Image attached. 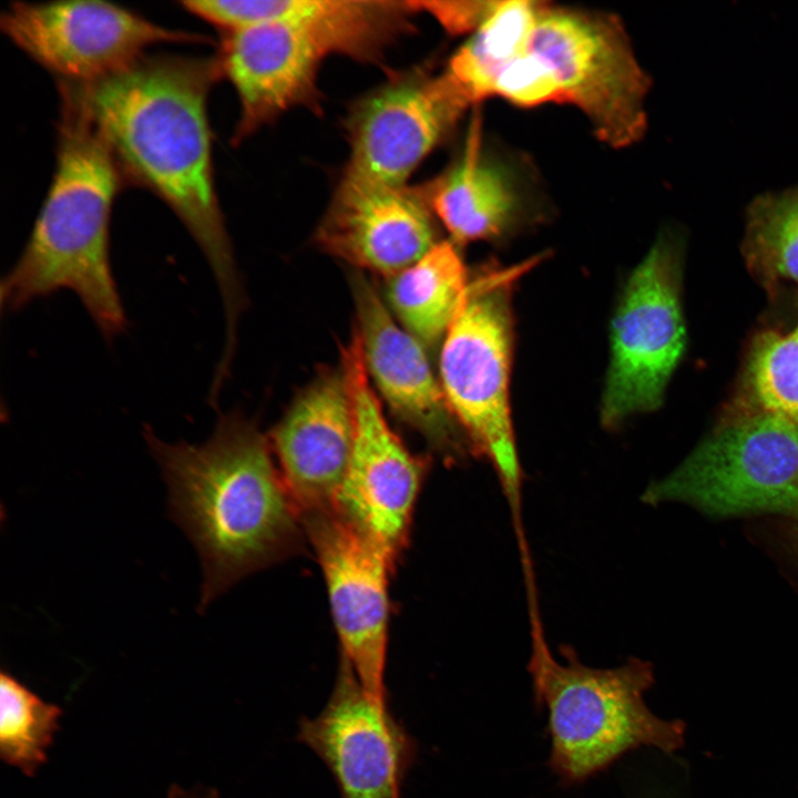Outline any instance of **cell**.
Here are the masks:
<instances>
[{"label":"cell","instance_id":"cell-5","mask_svg":"<svg viewBox=\"0 0 798 798\" xmlns=\"http://www.w3.org/2000/svg\"><path fill=\"white\" fill-rule=\"evenodd\" d=\"M528 264L484 273L468 282L442 342L441 387L472 453L492 463L508 501L516 540H524L522 470L512 428L509 382L512 358L511 291Z\"/></svg>","mask_w":798,"mask_h":798},{"label":"cell","instance_id":"cell-17","mask_svg":"<svg viewBox=\"0 0 798 798\" xmlns=\"http://www.w3.org/2000/svg\"><path fill=\"white\" fill-rule=\"evenodd\" d=\"M188 13L231 32L267 22L299 27L328 54L380 62L413 27L418 1L397 0H186Z\"/></svg>","mask_w":798,"mask_h":798},{"label":"cell","instance_id":"cell-22","mask_svg":"<svg viewBox=\"0 0 798 798\" xmlns=\"http://www.w3.org/2000/svg\"><path fill=\"white\" fill-rule=\"evenodd\" d=\"M744 253L765 284L798 287V186L754 200L747 213Z\"/></svg>","mask_w":798,"mask_h":798},{"label":"cell","instance_id":"cell-13","mask_svg":"<svg viewBox=\"0 0 798 798\" xmlns=\"http://www.w3.org/2000/svg\"><path fill=\"white\" fill-rule=\"evenodd\" d=\"M298 739L330 770L340 798H397L416 757L413 739L368 696L342 654L328 702L300 720Z\"/></svg>","mask_w":798,"mask_h":798},{"label":"cell","instance_id":"cell-24","mask_svg":"<svg viewBox=\"0 0 798 798\" xmlns=\"http://www.w3.org/2000/svg\"><path fill=\"white\" fill-rule=\"evenodd\" d=\"M748 377L755 403L798 421V326L757 337Z\"/></svg>","mask_w":798,"mask_h":798},{"label":"cell","instance_id":"cell-8","mask_svg":"<svg viewBox=\"0 0 798 798\" xmlns=\"http://www.w3.org/2000/svg\"><path fill=\"white\" fill-rule=\"evenodd\" d=\"M685 339L676 249L663 237L631 274L613 316L604 427L661 405Z\"/></svg>","mask_w":798,"mask_h":798},{"label":"cell","instance_id":"cell-18","mask_svg":"<svg viewBox=\"0 0 798 798\" xmlns=\"http://www.w3.org/2000/svg\"><path fill=\"white\" fill-rule=\"evenodd\" d=\"M352 440V409L342 370L327 369L301 390L269 437L300 516L334 508Z\"/></svg>","mask_w":798,"mask_h":798},{"label":"cell","instance_id":"cell-19","mask_svg":"<svg viewBox=\"0 0 798 798\" xmlns=\"http://www.w3.org/2000/svg\"><path fill=\"white\" fill-rule=\"evenodd\" d=\"M419 190L431 212L458 243L500 235L519 207L510 176L483 152L478 114L469 125L457 161Z\"/></svg>","mask_w":798,"mask_h":798},{"label":"cell","instance_id":"cell-15","mask_svg":"<svg viewBox=\"0 0 798 798\" xmlns=\"http://www.w3.org/2000/svg\"><path fill=\"white\" fill-rule=\"evenodd\" d=\"M350 287L368 375L382 398L448 461L461 460L471 448L433 377L422 344L397 325L362 273L350 276Z\"/></svg>","mask_w":798,"mask_h":798},{"label":"cell","instance_id":"cell-20","mask_svg":"<svg viewBox=\"0 0 798 798\" xmlns=\"http://www.w3.org/2000/svg\"><path fill=\"white\" fill-rule=\"evenodd\" d=\"M467 285L462 258L444 241L389 277L387 297L405 329L422 345L436 346L451 326Z\"/></svg>","mask_w":798,"mask_h":798},{"label":"cell","instance_id":"cell-23","mask_svg":"<svg viewBox=\"0 0 798 798\" xmlns=\"http://www.w3.org/2000/svg\"><path fill=\"white\" fill-rule=\"evenodd\" d=\"M62 710L8 673L0 675V755L27 776L47 761Z\"/></svg>","mask_w":798,"mask_h":798},{"label":"cell","instance_id":"cell-7","mask_svg":"<svg viewBox=\"0 0 798 798\" xmlns=\"http://www.w3.org/2000/svg\"><path fill=\"white\" fill-rule=\"evenodd\" d=\"M526 51L550 72L560 101L577 106L601 141L624 147L642 137L649 80L617 19L541 3Z\"/></svg>","mask_w":798,"mask_h":798},{"label":"cell","instance_id":"cell-1","mask_svg":"<svg viewBox=\"0 0 798 798\" xmlns=\"http://www.w3.org/2000/svg\"><path fill=\"white\" fill-rule=\"evenodd\" d=\"M216 60L144 55L90 84L59 82L90 117L124 180L149 188L177 215L218 286L227 334L246 297L217 200L207 98Z\"/></svg>","mask_w":798,"mask_h":798},{"label":"cell","instance_id":"cell-11","mask_svg":"<svg viewBox=\"0 0 798 798\" xmlns=\"http://www.w3.org/2000/svg\"><path fill=\"white\" fill-rule=\"evenodd\" d=\"M321 567L340 641L368 696L387 708L388 576L392 556L331 508L301 514Z\"/></svg>","mask_w":798,"mask_h":798},{"label":"cell","instance_id":"cell-10","mask_svg":"<svg viewBox=\"0 0 798 798\" xmlns=\"http://www.w3.org/2000/svg\"><path fill=\"white\" fill-rule=\"evenodd\" d=\"M340 357L352 409L354 440L334 509L395 560L407 541L423 468L382 413L356 327Z\"/></svg>","mask_w":798,"mask_h":798},{"label":"cell","instance_id":"cell-9","mask_svg":"<svg viewBox=\"0 0 798 798\" xmlns=\"http://www.w3.org/2000/svg\"><path fill=\"white\" fill-rule=\"evenodd\" d=\"M4 34L59 82L90 84L132 66L160 43H203L201 34L168 29L100 0L14 2L3 11Z\"/></svg>","mask_w":798,"mask_h":798},{"label":"cell","instance_id":"cell-21","mask_svg":"<svg viewBox=\"0 0 798 798\" xmlns=\"http://www.w3.org/2000/svg\"><path fill=\"white\" fill-rule=\"evenodd\" d=\"M540 6L525 0L498 1L451 57L444 73L470 104L493 95L500 74L526 51Z\"/></svg>","mask_w":798,"mask_h":798},{"label":"cell","instance_id":"cell-16","mask_svg":"<svg viewBox=\"0 0 798 798\" xmlns=\"http://www.w3.org/2000/svg\"><path fill=\"white\" fill-rule=\"evenodd\" d=\"M327 55L315 37L284 22L224 32L215 60L241 105L235 141L295 106L316 103L319 68Z\"/></svg>","mask_w":798,"mask_h":798},{"label":"cell","instance_id":"cell-6","mask_svg":"<svg viewBox=\"0 0 798 798\" xmlns=\"http://www.w3.org/2000/svg\"><path fill=\"white\" fill-rule=\"evenodd\" d=\"M642 500L679 501L716 518L798 514V421L755 402L741 408Z\"/></svg>","mask_w":798,"mask_h":798},{"label":"cell","instance_id":"cell-14","mask_svg":"<svg viewBox=\"0 0 798 798\" xmlns=\"http://www.w3.org/2000/svg\"><path fill=\"white\" fill-rule=\"evenodd\" d=\"M315 239L327 254L387 278L419 260L438 242L420 190L344 174Z\"/></svg>","mask_w":798,"mask_h":798},{"label":"cell","instance_id":"cell-25","mask_svg":"<svg viewBox=\"0 0 798 798\" xmlns=\"http://www.w3.org/2000/svg\"><path fill=\"white\" fill-rule=\"evenodd\" d=\"M493 95L521 106L560 101L557 86L546 68L530 52L510 63L498 78Z\"/></svg>","mask_w":798,"mask_h":798},{"label":"cell","instance_id":"cell-26","mask_svg":"<svg viewBox=\"0 0 798 798\" xmlns=\"http://www.w3.org/2000/svg\"><path fill=\"white\" fill-rule=\"evenodd\" d=\"M421 11L429 12L453 33L475 31L492 12L498 1H418Z\"/></svg>","mask_w":798,"mask_h":798},{"label":"cell","instance_id":"cell-12","mask_svg":"<svg viewBox=\"0 0 798 798\" xmlns=\"http://www.w3.org/2000/svg\"><path fill=\"white\" fill-rule=\"evenodd\" d=\"M471 105L442 72L413 71L360 99L347 122L345 174L402 187L421 162Z\"/></svg>","mask_w":798,"mask_h":798},{"label":"cell","instance_id":"cell-4","mask_svg":"<svg viewBox=\"0 0 798 798\" xmlns=\"http://www.w3.org/2000/svg\"><path fill=\"white\" fill-rule=\"evenodd\" d=\"M560 651L563 663L552 654L543 628L531 631L533 702L548 715V765L562 786L584 782L641 747L673 753L683 746L684 723L656 716L645 703L654 683L649 663L632 657L616 667L594 668L571 646Z\"/></svg>","mask_w":798,"mask_h":798},{"label":"cell","instance_id":"cell-3","mask_svg":"<svg viewBox=\"0 0 798 798\" xmlns=\"http://www.w3.org/2000/svg\"><path fill=\"white\" fill-rule=\"evenodd\" d=\"M52 182L30 236L1 280L2 313L73 291L108 340L127 324L110 258L112 206L124 177L99 131L64 89Z\"/></svg>","mask_w":798,"mask_h":798},{"label":"cell","instance_id":"cell-2","mask_svg":"<svg viewBox=\"0 0 798 798\" xmlns=\"http://www.w3.org/2000/svg\"><path fill=\"white\" fill-rule=\"evenodd\" d=\"M143 437L168 489L170 513L202 561L203 611L243 577L293 555L306 536L269 440L238 411L203 443Z\"/></svg>","mask_w":798,"mask_h":798}]
</instances>
